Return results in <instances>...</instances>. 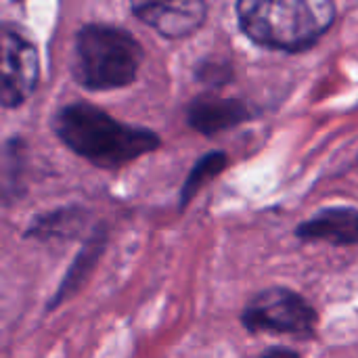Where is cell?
I'll list each match as a JSON object with an SVG mask.
<instances>
[{"label":"cell","instance_id":"cell-1","mask_svg":"<svg viewBox=\"0 0 358 358\" xmlns=\"http://www.w3.org/2000/svg\"><path fill=\"white\" fill-rule=\"evenodd\" d=\"M57 138L76 155L101 170H117L155 151L157 132L115 120L90 103H69L52 117Z\"/></svg>","mask_w":358,"mask_h":358},{"label":"cell","instance_id":"cell-2","mask_svg":"<svg viewBox=\"0 0 358 358\" xmlns=\"http://www.w3.org/2000/svg\"><path fill=\"white\" fill-rule=\"evenodd\" d=\"M331 0H243L237 4L241 31L256 44L300 52L315 46L336 23Z\"/></svg>","mask_w":358,"mask_h":358},{"label":"cell","instance_id":"cell-3","mask_svg":"<svg viewBox=\"0 0 358 358\" xmlns=\"http://www.w3.org/2000/svg\"><path fill=\"white\" fill-rule=\"evenodd\" d=\"M143 46L126 29L105 23H86L73 42L71 76L92 92L130 86L141 69Z\"/></svg>","mask_w":358,"mask_h":358},{"label":"cell","instance_id":"cell-4","mask_svg":"<svg viewBox=\"0 0 358 358\" xmlns=\"http://www.w3.org/2000/svg\"><path fill=\"white\" fill-rule=\"evenodd\" d=\"M241 323L250 334H285L313 338L319 313L298 292L273 285L258 292L241 313Z\"/></svg>","mask_w":358,"mask_h":358},{"label":"cell","instance_id":"cell-5","mask_svg":"<svg viewBox=\"0 0 358 358\" xmlns=\"http://www.w3.org/2000/svg\"><path fill=\"white\" fill-rule=\"evenodd\" d=\"M40 57L36 44L13 23H0V105L21 107L38 88Z\"/></svg>","mask_w":358,"mask_h":358},{"label":"cell","instance_id":"cell-6","mask_svg":"<svg viewBox=\"0 0 358 358\" xmlns=\"http://www.w3.org/2000/svg\"><path fill=\"white\" fill-rule=\"evenodd\" d=\"M132 13L151 29L168 40H180L193 36L208 17L206 2L182 0V2H136L130 6Z\"/></svg>","mask_w":358,"mask_h":358},{"label":"cell","instance_id":"cell-7","mask_svg":"<svg viewBox=\"0 0 358 358\" xmlns=\"http://www.w3.org/2000/svg\"><path fill=\"white\" fill-rule=\"evenodd\" d=\"M256 111L239 99H227L218 94H199L187 105V122L193 130L206 136L233 130L250 120Z\"/></svg>","mask_w":358,"mask_h":358},{"label":"cell","instance_id":"cell-8","mask_svg":"<svg viewBox=\"0 0 358 358\" xmlns=\"http://www.w3.org/2000/svg\"><path fill=\"white\" fill-rule=\"evenodd\" d=\"M358 214L352 206L325 208L313 218L304 220L296 229V237L302 241H323L331 245L352 248L358 239Z\"/></svg>","mask_w":358,"mask_h":358},{"label":"cell","instance_id":"cell-9","mask_svg":"<svg viewBox=\"0 0 358 358\" xmlns=\"http://www.w3.org/2000/svg\"><path fill=\"white\" fill-rule=\"evenodd\" d=\"M27 189V143L10 136L0 143V203L13 206Z\"/></svg>","mask_w":358,"mask_h":358},{"label":"cell","instance_id":"cell-10","mask_svg":"<svg viewBox=\"0 0 358 358\" xmlns=\"http://www.w3.org/2000/svg\"><path fill=\"white\" fill-rule=\"evenodd\" d=\"M88 212L80 206H65L36 216L23 237L34 239H73L86 229Z\"/></svg>","mask_w":358,"mask_h":358},{"label":"cell","instance_id":"cell-11","mask_svg":"<svg viewBox=\"0 0 358 358\" xmlns=\"http://www.w3.org/2000/svg\"><path fill=\"white\" fill-rule=\"evenodd\" d=\"M105 243H107V233H105L103 227H99V229L88 237V241L82 245V250L78 252L73 264L69 266L65 279L61 281L57 294L52 296V300H50V304H48L50 310L57 308L59 304H63L69 296H73V294L84 285V281L88 279V275H90L92 268L96 266V262H99V258H101V254H103V250H105Z\"/></svg>","mask_w":358,"mask_h":358},{"label":"cell","instance_id":"cell-12","mask_svg":"<svg viewBox=\"0 0 358 358\" xmlns=\"http://www.w3.org/2000/svg\"><path fill=\"white\" fill-rule=\"evenodd\" d=\"M227 164H229V155L224 151H212L208 155H203L189 172L182 189H180V208H187L193 197L210 182L214 180L220 172L227 170Z\"/></svg>","mask_w":358,"mask_h":358},{"label":"cell","instance_id":"cell-13","mask_svg":"<svg viewBox=\"0 0 358 358\" xmlns=\"http://www.w3.org/2000/svg\"><path fill=\"white\" fill-rule=\"evenodd\" d=\"M195 78L203 82L206 86H227L233 78V67L229 61H218V59H203L195 67Z\"/></svg>","mask_w":358,"mask_h":358},{"label":"cell","instance_id":"cell-14","mask_svg":"<svg viewBox=\"0 0 358 358\" xmlns=\"http://www.w3.org/2000/svg\"><path fill=\"white\" fill-rule=\"evenodd\" d=\"M260 358H302L296 350L292 348H285V346H275V348H268Z\"/></svg>","mask_w":358,"mask_h":358}]
</instances>
